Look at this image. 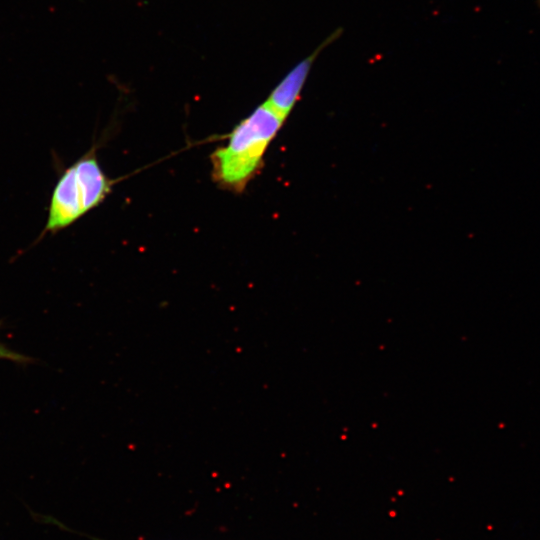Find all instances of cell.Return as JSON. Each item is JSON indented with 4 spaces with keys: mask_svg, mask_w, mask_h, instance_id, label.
<instances>
[{
    "mask_svg": "<svg viewBox=\"0 0 540 540\" xmlns=\"http://www.w3.org/2000/svg\"><path fill=\"white\" fill-rule=\"evenodd\" d=\"M284 118L266 102L231 132L228 142L211 156L213 176L223 187L239 192L260 169L265 151Z\"/></svg>",
    "mask_w": 540,
    "mask_h": 540,
    "instance_id": "6da1fadb",
    "label": "cell"
},
{
    "mask_svg": "<svg viewBox=\"0 0 540 540\" xmlns=\"http://www.w3.org/2000/svg\"><path fill=\"white\" fill-rule=\"evenodd\" d=\"M112 184L94 150L87 152L58 178L50 196L42 234H54L75 223L104 201Z\"/></svg>",
    "mask_w": 540,
    "mask_h": 540,
    "instance_id": "7a4b0ae2",
    "label": "cell"
},
{
    "mask_svg": "<svg viewBox=\"0 0 540 540\" xmlns=\"http://www.w3.org/2000/svg\"><path fill=\"white\" fill-rule=\"evenodd\" d=\"M338 34L339 32L334 33L332 37L324 41L313 54L295 65L271 92L266 103L284 119H286L287 115L295 105L316 56L322 48L334 40Z\"/></svg>",
    "mask_w": 540,
    "mask_h": 540,
    "instance_id": "3957f363",
    "label": "cell"
},
{
    "mask_svg": "<svg viewBox=\"0 0 540 540\" xmlns=\"http://www.w3.org/2000/svg\"><path fill=\"white\" fill-rule=\"evenodd\" d=\"M0 359H7L15 362H24L26 357L22 354H19L0 342Z\"/></svg>",
    "mask_w": 540,
    "mask_h": 540,
    "instance_id": "277c9868",
    "label": "cell"
},
{
    "mask_svg": "<svg viewBox=\"0 0 540 540\" xmlns=\"http://www.w3.org/2000/svg\"><path fill=\"white\" fill-rule=\"evenodd\" d=\"M537 2H538V5H539V7H540V0H537Z\"/></svg>",
    "mask_w": 540,
    "mask_h": 540,
    "instance_id": "5b68a950",
    "label": "cell"
}]
</instances>
